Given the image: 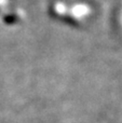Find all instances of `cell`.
Segmentation results:
<instances>
[]
</instances>
